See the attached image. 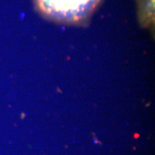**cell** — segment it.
I'll return each instance as SVG.
<instances>
[{"label":"cell","mask_w":155,"mask_h":155,"mask_svg":"<svg viewBox=\"0 0 155 155\" xmlns=\"http://www.w3.org/2000/svg\"><path fill=\"white\" fill-rule=\"evenodd\" d=\"M139 13L141 22L147 25L153 21L154 0H138Z\"/></svg>","instance_id":"2"},{"label":"cell","mask_w":155,"mask_h":155,"mask_svg":"<svg viewBox=\"0 0 155 155\" xmlns=\"http://www.w3.org/2000/svg\"><path fill=\"white\" fill-rule=\"evenodd\" d=\"M40 12L56 21L79 23L88 19L101 0H34Z\"/></svg>","instance_id":"1"}]
</instances>
